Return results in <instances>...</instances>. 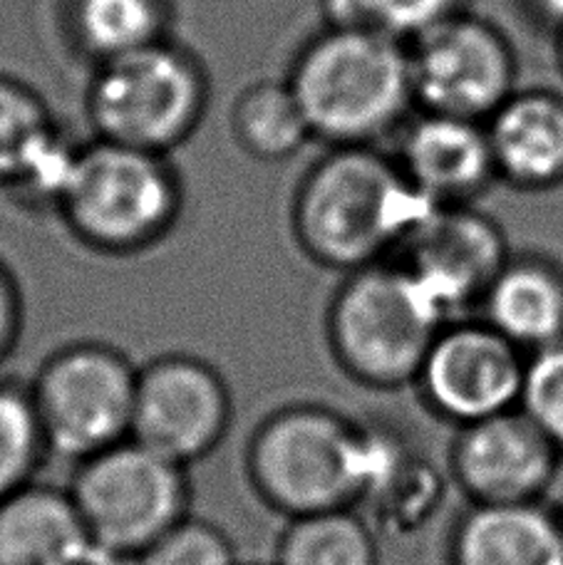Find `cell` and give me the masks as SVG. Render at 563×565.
<instances>
[{
	"mask_svg": "<svg viewBox=\"0 0 563 565\" xmlns=\"http://www.w3.org/2000/svg\"><path fill=\"white\" fill-rule=\"evenodd\" d=\"M439 209L375 147H330L306 171L290 206V226L314 264L353 274L385 260Z\"/></svg>",
	"mask_w": 563,
	"mask_h": 565,
	"instance_id": "1",
	"label": "cell"
},
{
	"mask_svg": "<svg viewBox=\"0 0 563 565\" xmlns=\"http://www.w3.org/2000/svg\"><path fill=\"white\" fill-rule=\"evenodd\" d=\"M390 431L318 402H294L261 419L246 444V477L280 516L358 509L373 483Z\"/></svg>",
	"mask_w": 563,
	"mask_h": 565,
	"instance_id": "2",
	"label": "cell"
},
{
	"mask_svg": "<svg viewBox=\"0 0 563 565\" xmlns=\"http://www.w3.org/2000/svg\"><path fill=\"white\" fill-rule=\"evenodd\" d=\"M286 79L310 135L330 147H373L415 105L410 47L378 30L326 28L298 50Z\"/></svg>",
	"mask_w": 563,
	"mask_h": 565,
	"instance_id": "3",
	"label": "cell"
},
{
	"mask_svg": "<svg viewBox=\"0 0 563 565\" xmlns=\"http://www.w3.org/2000/svg\"><path fill=\"white\" fill-rule=\"evenodd\" d=\"M182 201V181L169 157L95 137L75 147L53 204L85 248L135 256L169 236Z\"/></svg>",
	"mask_w": 563,
	"mask_h": 565,
	"instance_id": "4",
	"label": "cell"
},
{
	"mask_svg": "<svg viewBox=\"0 0 563 565\" xmlns=\"http://www.w3.org/2000/svg\"><path fill=\"white\" fill-rule=\"evenodd\" d=\"M447 312L402 264L346 274L326 312V340L336 365L358 385L400 390L417 372Z\"/></svg>",
	"mask_w": 563,
	"mask_h": 565,
	"instance_id": "5",
	"label": "cell"
},
{
	"mask_svg": "<svg viewBox=\"0 0 563 565\" xmlns=\"http://www.w3.org/2000/svg\"><path fill=\"white\" fill-rule=\"evenodd\" d=\"M206 105L204 65L169 38L97 63L85 95L97 139L162 157L191 139Z\"/></svg>",
	"mask_w": 563,
	"mask_h": 565,
	"instance_id": "6",
	"label": "cell"
},
{
	"mask_svg": "<svg viewBox=\"0 0 563 565\" xmlns=\"http://www.w3.org/2000/svg\"><path fill=\"white\" fill-rule=\"evenodd\" d=\"M67 491L93 541L123 563L189 516L187 467L135 439L77 461Z\"/></svg>",
	"mask_w": 563,
	"mask_h": 565,
	"instance_id": "7",
	"label": "cell"
},
{
	"mask_svg": "<svg viewBox=\"0 0 563 565\" xmlns=\"http://www.w3.org/2000/svg\"><path fill=\"white\" fill-rule=\"evenodd\" d=\"M137 372L123 350L99 340L50 352L28 385L50 454L77 463L132 437Z\"/></svg>",
	"mask_w": 563,
	"mask_h": 565,
	"instance_id": "8",
	"label": "cell"
},
{
	"mask_svg": "<svg viewBox=\"0 0 563 565\" xmlns=\"http://www.w3.org/2000/svg\"><path fill=\"white\" fill-rule=\"evenodd\" d=\"M407 47L422 113L487 122L519 89L514 47L487 18L459 10Z\"/></svg>",
	"mask_w": 563,
	"mask_h": 565,
	"instance_id": "9",
	"label": "cell"
},
{
	"mask_svg": "<svg viewBox=\"0 0 563 565\" xmlns=\"http://www.w3.org/2000/svg\"><path fill=\"white\" fill-rule=\"evenodd\" d=\"M527 352L485 320L445 322L415 387L432 415L455 427L519 409Z\"/></svg>",
	"mask_w": 563,
	"mask_h": 565,
	"instance_id": "10",
	"label": "cell"
},
{
	"mask_svg": "<svg viewBox=\"0 0 563 565\" xmlns=\"http://www.w3.org/2000/svg\"><path fill=\"white\" fill-rule=\"evenodd\" d=\"M231 415L234 402L224 375L206 360L169 352L137 372L129 439L189 469L224 441Z\"/></svg>",
	"mask_w": 563,
	"mask_h": 565,
	"instance_id": "11",
	"label": "cell"
},
{
	"mask_svg": "<svg viewBox=\"0 0 563 565\" xmlns=\"http://www.w3.org/2000/svg\"><path fill=\"white\" fill-rule=\"evenodd\" d=\"M563 454L521 409L459 427L449 473L475 507L541 503L559 477Z\"/></svg>",
	"mask_w": 563,
	"mask_h": 565,
	"instance_id": "12",
	"label": "cell"
},
{
	"mask_svg": "<svg viewBox=\"0 0 563 565\" xmlns=\"http://www.w3.org/2000/svg\"><path fill=\"white\" fill-rule=\"evenodd\" d=\"M400 254L445 312L481 302L511 258L504 231L471 204L432 211Z\"/></svg>",
	"mask_w": 563,
	"mask_h": 565,
	"instance_id": "13",
	"label": "cell"
},
{
	"mask_svg": "<svg viewBox=\"0 0 563 565\" xmlns=\"http://www.w3.org/2000/svg\"><path fill=\"white\" fill-rule=\"evenodd\" d=\"M395 161L412 186L437 206H469L499 181L487 125L422 113L402 127Z\"/></svg>",
	"mask_w": 563,
	"mask_h": 565,
	"instance_id": "14",
	"label": "cell"
},
{
	"mask_svg": "<svg viewBox=\"0 0 563 565\" xmlns=\"http://www.w3.org/2000/svg\"><path fill=\"white\" fill-rule=\"evenodd\" d=\"M0 565H123L89 536L73 497L28 483L0 501Z\"/></svg>",
	"mask_w": 563,
	"mask_h": 565,
	"instance_id": "15",
	"label": "cell"
},
{
	"mask_svg": "<svg viewBox=\"0 0 563 565\" xmlns=\"http://www.w3.org/2000/svg\"><path fill=\"white\" fill-rule=\"evenodd\" d=\"M485 125L499 181L519 191L563 186V95L517 89Z\"/></svg>",
	"mask_w": 563,
	"mask_h": 565,
	"instance_id": "16",
	"label": "cell"
},
{
	"mask_svg": "<svg viewBox=\"0 0 563 565\" xmlns=\"http://www.w3.org/2000/svg\"><path fill=\"white\" fill-rule=\"evenodd\" d=\"M73 151L43 95L0 73V189L53 201Z\"/></svg>",
	"mask_w": 563,
	"mask_h": 565,
	"instance_id": "17",
	"label": "cell"
},
{
	"mask_svg": "<svg viewBox=\"0 0 563 565\" xmlns=\"http://www.w3.org/2000/svg\"><path fill=\"white\" fill-rule=\"evenodd\" d=\"M449 565H563V519L541 503L475 507L449 533Z\"/></svg>",
	"mask_w": 563,
	"mask_h": 565,
	"instance_id": "18",
	"label": "cell"
},
{
	"mask_svg": "<svg viewBox=\"0 0 563 565\" xmlns=\"http://www.w3.org/2000/svg\"><path fill=\"white\" fill-rule=\"evenodd\" d=\"M485 322L527 352L563 340V268L539 256H511L485 298Z\"/></svg>",
	"mask_w": 563,
	"mask_h": 565,
	"instance_id": "19",
	"label": "cell"
},
{
	"mask_svg": "<svg viewBox=\"0 0 563 565\" xmlns=\"http://www.w3.org/2000/svg\"><path fill=\"white\" fill-rule=\"evenodd\" d=\"M445 501V479L425 454L392 434L363 507L373 509L375 523L395 536H410L427 526Z\"/></svg>",
	"mask_w": 563,
	"mask_h": 565,
	"instance_id": "20",
	"label": "cell"
},
{
	"mask_svg": "<svg viewBox=\"0 0 563 565\" xmlns=\"http://www.w3.org/2000/svg\"><path fill=\"white\" fill-rule=\"evenodd\" d=\"M169 25V0H67L70 35L97 63L162 43Z\"/></svg>",
	"mask_w": 563,
	"mask_h": 565,
	"instance_id": "21",
	"label": "cell"
},
{
	"mask_svg": "<svg viewBox=\"0 0 563 565\" xmlns=\"http://www.w3.org/2000/svg\"><path fill=\"white\" fill-rule=\"evenodd\" d=\"M231 129L241 149L261 161H284L314 139L288 79L248 85L231 109Z\"/></svg>",
	"mask_w": 563,
	"mask_h": 565,
	"instance_id": "22",
	"label": "cell"
},
{
	"mask_svg": "<svg viewBox=\"0 0 563 565\" xmlns=\"http://www.w3.org/2000/svg\"><path fill=\"white\" fill-rule=\"evenodd\" d=\"M274 565H380L375 526L358 509L288 519Z\"/></svg>",
	"mask_w": 563,
	"mask_h": 565,
	"instance_id": "23",
	"label": "cell"
},
{
	"mask_svg": "<svg viewBox=\"0 0 563 565\" xmlns=\"http://www.w3.org/2000/svg\"><path fill=\"white\" fill-rule=\"evenodd\" d=\"M47 454L30 387L0 380V501L33 483Z\"/></svg>",
	"mask_w": 563,
	"mask_h": 565,
	"instance_id": "24",
	"label": "cell"
},
{
	"mask_svg": "<svg viewBox=\"0 0 563 565\" xmlns=\"http://www.w3.org/2000/svg\"><path fill=\"white\" fill-rule=\"evenodd\" d=\"M459 13V0H323L328 28L378 30L412 43Z\"/></svg>",
	"mask_w": 563,
	"mask_h": 565,
	"instance_id": "25",
	"label": "cell"
},
{
	"mask_svg": "<svg viewBox=\"0 0 563 565\" xmlns=\"http://www.w3.org/2000/svg\"><path fill=\"white\" fill-rule=\"evenodd\" d=\"M132 565H241L224 529L187 516L157 539Z\"/></svg>",
	"mask_w": 563,
	"mask_h": 565,
	"instance_id": "26",
	"label": "cell"
},
{
	"mask_svg": "<svg viewBox=\"0 0 563 565\" xmlns=\"http://www.w3.org/2000/svg\"><path fill=\"white\" fill-rule=\"evenodd\" d=\"M519 409L563 454V340L529 352Z\"/></svg>",
	"mask_w": 563,
	"mask_h": 565,
	"instance_id": "27",
	"label": "cell"
},
{
	"mask_svg": "<svg viewBox=\"0 0 563 565\" xmlns=\"http://www.w3.org/2000/svg\"><path fill=\"white\" fill-rule=\"evenodd\" d=\"M23 292L10 268L0 260V365L15 350L20 332H23Z\"/></svg>",
	"mask_w": 563,
	"mask_h": 565,
	"instance_id": "28",
	"label": "cell"
},
{
	"mask_svg": "<svg viewBox=\"0 0 563 565\" xmlns=\"http://www.w3.org/2000/svg\"><path fill=\"white\" fill-rule=\"evenodd\" d=\"M531 6L549 25H554L556 30L563 28V0H531Z\"/></svg>",
	"mask_w": 563,
	"mask_h": 565,
	"instance_id": "29",
	"label": "cell"
},
{
	"mask_svg": "<svg viewBox=\"0 0 563 565\" xmlns=\"http://www.w3.org/2000/svg\"><path fill=\"white\" fill-rule=\"evenodd\" d=\"M559 40H556V60H559V67H561V75H563V28L556 30Z\"/></svg>",
	"mask_w": 563,
	"mask_h": 565,
	"instance_id": "30",
	"label": "cell"
},
{
	"mask_svg": "<svg viewBox=\"0 0 563 565\" xmlns=\"http://www.w3.org/2000/svg\"><path fill=\"white\" fill-rule=\"evenodd\" d=\"M561 519H563V516H561Z\"/></svg>",
	"mask_w": 563,
	"mask_h": 565,
	"instance_id": "31",
	"label": "cell"
}]
</instances>
